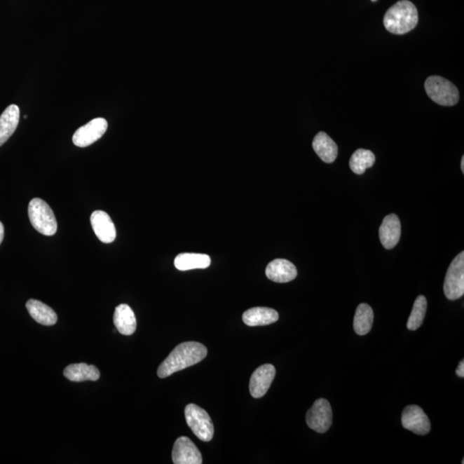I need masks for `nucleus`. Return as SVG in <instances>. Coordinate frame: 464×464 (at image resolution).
<instances>
[{"instance_id":"1","label":"nucleus","mask_w":464,"mask_h":464,"mask_svg":"<svg viewBox=\"0 0 464 464\" xmlns=\"http://www.w3.org/2000/svg\"><path fill=\"white\" fill-rule=\"evenodd\" d=\"M207 355V349L203 344L196 341L184 342L179 344L159 366L158 376L161 378H165L175 372L195 366Z\"/></svg>"},{"instance_id":"2","label":"nucleus","mask_w":464,"mask_h":464,"mask_svg":"<svg viewBox=\"0 0 464 464\" xmlns=\"http://www.w3.org/2000/svg\"><path fill=\"white\" fill-rule=\"evenodd\" d=\"M419 20L416 6L409 0H401L387 11L383 25L388 32L403 35L416 27Z\"/></svg>"},{"instance_id":"3","label":"nucleus","mask_w":464,"mask_h":464,"mask_svg":"<svg viewBox=\"0 0 464 464\" xmlns=\"http://www.w3.org/2000/svg\"><path fill=\"white\" fill-rule=\"evenodd\" d=\"M29 221L35 229L45 236H54L57 231V221L54 212L40 198H35L29 205Z\"/></svg>"},{"instance_id":"4","label":"nucleus","mask_w":464,"mask_h":464,"mask_svg":"<svg viewBox=\"0 0 464 464\" xmlns=\"http://www.w3.org/2000/svg\"><path fill=\"white\" fill-rule=\"evenodd\" d=\"M428 97L436 104L453 106L459 101V91L451 81L439 76H431L425 82Z\"/></svg>"},{"instance_id":"5","label":"nucleus","mask_w":464,"mask_h":464,"mask_svg":"<svg viewBox=\"0 0 464 464\" xmlns=\"http://www.w3.org/2000/svg\"><path fill=\"white\" fill-rule=\"evenodd\" d=\"M186 421L198 439L209 442L214 437V428L209 414L196 404H189L185 409Z\"/></svg>"},{"instance_id":"6","label":"nucleus","mask_w":464,"mask_h":464,"mask_svg":"<svg viewBox=\"0 0 464 464\" xmlns=\"http://www.w3.org/2000/svg\"><path fill=\"white\" fill-rule=\"evenodd\" d=\"M444 295L450 300H456L464 294V252L462 251L451 261L444 284Z\"/></svg>"},{"instance_id":"7","label":"nucleus","mask_w":464,"mask_h":464,"mask_svg":"<svg viewBox=\"0 0 464 464\" xmlns=\"http://www.w3.org/2000/svg\"><path fill=\"white\" fill-rule=\"evenodd\" d=\"M333 413L326 399H318L306 414L308 427L319 433H325L332 425Z\"/></svg>"},{"instance_id":"8","label":"nucleus","mask_w":464,"mask_h":464,"mask_svg":"<svg viewBox=\"0 0 464 464\" xmlns=\"http://www.w3.org/2000/svg\"><path fill=\"white\" fill-rule=\"evenodd\" d=\"M108 129L107 121L104 118H96L83 127L79 128L72 137V142L79 147H87L97 142Z\"/></svg>"},{"instance_id":"9","label":"nucleus","mask_w":464,"mask_h":464,"mask_svg":"<svg viewBox=\"0 0 464 464\" xmlns=\"http://www.w3.org/2000/svg\"><path fill=\"white\" fill-rule=\"evenodd\" d=\"M402 427L417 435H427L431 431V422L423 409L417 405H409L403 409Z\"/></svg>"},{"instance_id":"10","label":"nucleus","mask_w":464,"mask_h":464,"mask_svg":"<svg viewBox=\"0 0 464 464\" xmlns=\"http://www.w3.org/2000/svg\"><path fill=\"white\" fill-rule=\"evenodd\" d=\"M172 460L175 464H201L203 456L189 437H180L174 444Z\"/></svg>"},{"instance_id":"11","label":"nucleus","mask_w":464,"mask_h":464,"mask_svg":"<svg viewBox=\"0 0 464 464\" xmlns=\"http://www.w3.org/2000/svg\"><path fill=\"white\" fill-rule=\"evenodd\" d=\"M276 370L273 364H266L258 367L251 376L250 391L254 398H261L268 393L275 378Z\"/></svg>"},{"instance_id":"12","label":"nucleus","mask_w":464,"mask_h":464,"mask_svg":"<svg viewBox=\"0 0 464 464\" xmlns=\"http://www.w3.org/2000/svg\"><path fill=\"white\" fill-rule=\"evenodd\" d=\"M93 229L99 240L104 243H111L116 238V230L111 218L104 211H95L90 216Z\"/></svg>"},{"instance_id":"13","label":"nucleus","mask_w":464,"mask_h":464,"mask_svg":"<svg viewBox=\"0 0 464 464\" xmlns=\"http://www.w3.org/2000/svg\"><path fill=\"white\" fill-rule=\"evenodd\" d=\"M379 238L386 250H393L401 238V222L397 214H390L383 219L379 228Z\"/></svg>"},{"instance_id":"14","label":"nucleus","mask_w":464,"mask_h":464,"mask_svg":"<svg viewBox=\"0 0 464 464\" xmlns=\"http://www.w3.org/2000/svg\"><path fill=\"white\" fill-rule=\"evenodd\" d=\"M266 275L277 283H287L294 280L298 271L294 264L285 259H275L270 262L266 268Z\"/></svg>"},{"instance_id":"15","label":"nucleus","mask_w":464,"mask_h":464,"mask_svg":"<svg viewBox=\"0 0 464 464\" xmlns=\"http://www.w3.org/2000/svg\"><path fill=\"white\" fill-rule=\"evenodd\" d=\"M279 320V313L267 307H254L246 311L243 315V321L250 327L266 326Z\"/></svg>"},{"instance_id":"16","label":"nucleus","mask_w":464,"mask_h":464,"mask_svg":"<svg viewBox=\"0 0 464 464\" xmlns=\"http://www.w3.org/2000/svg\"><path fill=\"white\" fill-rule=\"evenodd\" d=\"M114 323L123 336H132L135 332L137 321L134 311L128 304H120L114 314Z\"/></svg>"},{"instance_id":"17","label":"nucleus","mask_w":464,"mask_h":464,"mask_svg":"<svg viewBox=\"0 0 464 464\" xmlns=\"http://www.w3.org/2000/svg\"><path fill=\"white\" fill-rule=\"evenodd\" d=\"M20 118V109L13 104L7 107L0 116V146H3L16 131Z\"/></svg>"},{"instance_id":"18","label":"nucleus","mask_w":464,"mask_h":464,"mask_svg":"<svg viewBox=\"0 0 464 464\" xmlns=\"http://www.w3.org/2000/svg\"><path fill=\"white\" fill-rule=\"evenodd\" d=\"M313 147L323 162L331 163L336 161L338 155L337 144L326 132H320L315 136Z\"/></svg>"},{"instance_id":"19","label":"nucleus","mask_w":464,"mask_h":464,"mask_svg":"<svg viewBox=\"0 0 464 464\" xmlns=\"http://www.w3.org/2000/svg\"><path fill=\"white\" fill-rule=\"evenodd\" d=\"M64 376L72 382L97 381L100 371L96 367L85 363L72 364L64 369Z\"/></svg>"},{"instance_id":"20","label":"nucleus","mask_w":464,"mask_h":464,"mask_svg":"<svg viewBox=\"0 0 464 464\" xmlns=\"http://www.w3.org/2000/svg\"><path fill=\"white\" fill-rule=\"evenodd\" d=\"M26 308L32 318L41 325H55L58 318L52 308L38 300L30 299L26 303Z\"/></svg>"},{"instance_id":"21","label":"nucleus","mask_w":464,"mask_h":464,"mask_svg":"<svg viewBox=\"0 0 464 464\" xmlns=\"http://www.w3.org/2000/svg\"><path fill=\"white\" fill-rule=\"evenodd\" d=\"M175 267L180 271L192 269L207 268L211 264V258L207 254L182 253L178 254L174 261Z\"/></svg>"},{"instance_id":"22","label":"nucleus","mask_w":464,"mask_h":464,"mask_svg":"<svg viewBox=\"0 0 464 464\" xmlns=\"http://www.w3.org/2000/svg\"><path fill=\"white\" fill-rule=\"evenodd\" d=\"M374 314L371 307L367 303H360L357 307L355 319H353V329L359 336L370 332L374 323Z\"/></svg>"},{"instance_id":"23","label":"nucleus","mask_w":464,"mask_h":464,"mask_svg":"<svg viewBox=\"0 0 464 464\" xmlns=\"http://www.w3.org/2000/svg\"><path fill=\"white\" fill-rule=\"evenodd\" d=\"M376 157L374 152L357 149L350 158L349 166L353 173L362 175L368 168L374 165Z\"/></svg>"},{"instance_id":"24","label":"nucleus","mask_w":464,"mask_h":464,"mask_svg":"<svg viewBox=\"0 0 464 464\" xmlns=\"http://www.w3.org/2000/svg\"><path fill=\"white\" fill-rule=\"evenodd\" d=\"M428 301L424 296H419L414 303L412 313L407 323V328L409 330H416L423 323L425 313H427Z\"/></svg>"},{"instance_id":"25","label":"nucleus","mask_w":464,"mask_h":464,"mask_svg":"<svg viewBox=\"0 0 464 464\" xmlns=\"http://www.w3.org/2000/svg\"><path fill=\"white\" fill-rule=\"evenodd\" d=\"M456 375L460 376V378H463L464 376V361L463 360L461 362L459 363L458 369L456 371Z\"/></svg>"},{"instance_id":"26","label":"nucleus","mask_w":464,"mask_h":464,"mask_svg":"<svg viewBox=\"0 0 464 464\" xmlns=\"http://www.w3.org/2000/svg\"><path fill=\"white\" fill-rule=\"evenodd\" d=\"M4 236H5V229H4L3 224L0 222V245L3 242Z\"/></svg>"},{"instance_id":"27","label":"nucleus","mask_w":464,"mask_h":464,"mask_svg":"<svg viewBox=\"0 0 464 464\" xmlns=\"http://www.w3.org/2000/svg\"><path fill=\"white\" fill-rule=\"evenodd\" d=\"M461 170H462V172L464 173V157L462 158Z\"/></svg>"},{"instance_id":"28","label":"nucleus","mask_w":464,"mask_h":464,"mask_svg":"<svg viewBox=\"0 0 464 464\" xmlns=\"http://www.w3.org/2000/svg\"><path fill=\"white\" fill-rule=\"evenodd\" d=\"M371 1H374V2H375V1H376V0H371Z\"/></svg>"}]
</instances>
